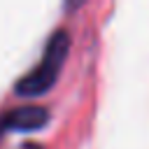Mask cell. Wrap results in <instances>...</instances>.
<instances>
[{"mask_svg":"<svg viewBox=\"0 0 149 149\" xmlns=\"http://www.w3.org/2000/svg\"><path fill=\"white\" fill-rule=\"evenodd\" d=\"M68 51H70V33L58 28L51 33L47 47H44V54L40 58V63L35 68H30L16 84H14V91L16 95H23V98H35V95H44L58 79L63 65H65V58H68Z\"/></svg>","mask_w":149,"mask_h":149,"instance_id":"6da1fadb","label":"cell"},{"mask_svg":"<svg viewBox=\"0 0 149 149\" xmlns=\"http://www.w3.org/2000/svg\"><path fill=\"white\" fill-rule=\"evenodd\" d=\"M49 123V112L37 105H23L16 109H7L0 116V135L12 130H37Z\"/></svg>","mask_w":149,"mask_h":149,"instance_id":"7a4b0ae2","label":"cell"},{"mask_svg":"<svg viewBox=\"0 0 149 149\" xmlns=\"http://www.w3.org/2000/svg\"><path fill=\"white\" fill-rule=\"evenodd\" d=\"M21 149H44V147H42V144H35V142H26Z\"/></svg>","mask_w":149,"mask_h":149,"instance_id":"3957f363","label":"cell"}]
</instances>
